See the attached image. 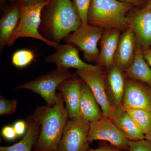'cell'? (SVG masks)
I'll return each instance as SVG.
<instances>
[{
	"instance_id": "cell-1",
	"label": "cell",
	"mask_w": 151,
	"mask_h": 151,
	"mask_svg": "<svg viewBox=\"0 0 151 151\" xmlns=\"http://www.w3.org/2000/svg\"><path fill=\"white\" fill-rule=\"evenodd\" d=\"M81 25V18L71 0H50L42 10L39 32L57 44Z\"/></svg>"
},
{
	"instance_id": "cell-2",
	"label": "cell",
	"mask_w": 151,
	"mask_h": 151,
	"mask_svg": "<svg viewBox=\"0 0 151 151\" xmlns=\"http://www.w3.org/2000/svg\"><path fill=\"white\" fill-rule=\"evenodd\" d=\"M33 113L40 124V132L34 146L35 150L58 151L69 119L61 93H57L56 103L52 107L43 105L37 107Z\"/></svg>"
},
{
	"instance_id": "cell-3",
	"label": "cell",
	"mask_w": 151,
	"mask_h": 151,
	"mask_svg": "<svg viewBox=\"0 0 151 151\" xmlns=\"http://www.w3.org/2000/svg\"><path fill=\"white\" fill-rule=\"evenodd\" d=\"M132 5L118 0H91L88 24L103 29L129 28L127 13Z\"/></svg>"
},
{
	"instance_id": "cell-4",
	"label": "cell",
	"mask_w": 151,
	"mask_h": 151,
	"mask_svg": "<svg viewBox=\"0 0 151 151\" xmlns=\"http://www.w3.org/2000/svg\"><path fill=\"white\" fill-rule=\"evenodd\" d=\"M74 76L68 68L57 66L56 69L17 86L15 90L29 89L38 94L46 102V106L52 107L56 103V90L60 84Z\"/></svg>"
},
{
	"instance_id": "cell-5",
	"label": "cell",
	"mask_w": 151,
	"mask_h": 151,
	"mask_svg": "<svg viewBox=\"0 0 151 151\" xmlns=\"http://www.w3.org/2000/svg\"><path fill=\"white\" fill-rule=\"evenodd\" d=\"M50 0L29 5H22V14L19 24L9 41L8 46L11 47L18 39L30 37L45 42L48 46L55 47L59 44L55 43L44 37L39 32L41 16L44 8Z\"/></svg>"
},
{
	"instance_id": "cell-6",
	"label": "cell",
	"mask_w": 151,
	"mask_h": 151,
	"mask_svg": "<svg viewBox=\"0 0 151 151\" xmlns=\"http://www.w3.org/2000/svg\"><path fill=\"white\" fill-rule=\"evenodd\" d=\"M104 29L89 24L81 25L64 39L65 43L73 44L84 52V59L95 62L100 50L97 47Z\"/></svg>"
},
{
	"instance_id": "cell-7",
	"label": "cell",
	"mask_w": 151,
	"mask_h": 151,
	"mask_svg": "<svg viewBox=\"0 0 151 151\" xmlns=\"http://www.w3.org/2000/svg\"><path fill=\"white\" fill-rule=\"evenodd\" d=\"M89 122L80 116L68 120L58 151H88Z\"/></svg>"
},
{
	"instance_id": "cell-8",
	"label": "cell",
	"mask_w": 151,
	"mask_h": 151,
	"mask_svg": "<svg viewBox=\"0 0 151 151\" xmlns=\"http://www.w3.org/2000/svg\"><path fill=\"white\" fill-rule=\"evenodd\" d=\"M88 140L107 141L119 149L129 147L130 141L120 132L110 118L103 116L101 119L89 123Z\"/></svg>"
},
{
	"instance_id": "cell-9",
	"label": "cell",
	"mask_w": 151,
	"mask_h": 151,
	"mask_svg": "<svg viewBox=\"0 0 151 151\" xmlns=\"http://www.w3.org/2000/svg\"><path fill=\"white\" fill-rule=\"evenodd\" d=\"M55 51L45 59L47 63H53L57 66L64 68H74L77 70H99L103 69L97 65L88 64L79 55L78 49L70 43L60 44L54 47Z\"/></svg>"
},
{
	"instance_id": "cell-10",
	"label": "cell",
	"mask_w": 151,
	"mask_h": 151,
	"mask_svg": "<svg viewBox=\"0 0 151 151\" xmlns=\"http://www.w3.org/2000/svg\"><path fill=\"white\" fill-rule=\"evenodd\" d=\"M122 106L125 109L151 111V87L127 76Z\"/></svg>"
},
{
	"instance_id": "cell-11",
	"label": "cell",
	"mask_w": 151,
	"mask_h": 151,
	"mask_svg": "<svg viewBox=\"0 0 151 151\" xmlns=\"http://www.w3.org/2000/svg\"><path fill=\"white\" fill-rule=\"evenodd\" d=\"M76 74L93 92L103 112V116L111 119L112 108L108 100L105 89L106 73L99 70H77Z\"/></svg>"
},
{
	"instance_id": "cell-12",
	"label": "cell",
	"mask_w": 151,
	"mask_h": 151,
	"mask_svg": "<svg viewBox=\"0 0 151 151\" xmlns=\"http://www.w3.org/2000/svg\"><path fill=\"white\" fill-rule=\"evenodd\" d=\"M129 28L134 33L141 49L151 47V8L142 9L128 17Z\"/></svg>"
},
{
	"instance_id": "cell-13",
	"label": "cell",
	"mask_w": 151,
	"mask_h": 151,
	"mask_svg": "<svg viewBox=\"0 0 151 151\" xmlns=\"http://www.w3.org/2000/svg\"><path fill=\"white\" fill-rule=\"evenodd\" d=\"M122 32L115 29H104L99 42L100 50L95 61L96 65L108 70L114 65V57Z\"/></svg>"
},
{
	"instance_id": "cell-14",
	"label": "cell",
	"mask_w": 151,
	"mask_h": 151,
	"mask_svg": "<svg viewBox=\"0 0 151 151\" xmlns=\"http://www.w3.org/2000/svg\"><path fill=\"white\" fill-rule=\"evenodd\" d=\"M127 76L125 72L114 64L108 70L105 89L112 108L122 105Z\"/></svg>"
},
{
	"instance_id": "cell-15",
	"label": "cell",
	"mask_w": 151,
	"mask_h": 151,
	"mask_svg": "<svg viewBox=\"0 0 151 151\" xmlns=\"http://www.w3.org/2000/svg\"><path fill=\"white\" fill-rule=\"evenodd\" d=\"M0 20V50L8 45L19 24L21 16L22 5L18 2L10 3L3 8Z\"/></svg>"
},
{
	"instance_id": "cell-16",
	"label": "cell",
	"mask_w": 151,
	"mask_h": 151,
	"mask_svg": "<svg viewBox=\"0 0 151 151\" xmlns=\"http://www.w3.org/2000/svg\"><path fill=\"white\" fill-rule=\"evenodd\" d=\"M137 42L134 33L130 28L124 31L119 39L115 57L114 64L125 71L134 59Z\"/></svg>"
},
{
	"instance_id": "cell-17",
	"label": "cell",
	"mask_w": 151,
	"mask_h": 151,
	"mask_svg": "<svg viewBox=\"0 0 151 151\" xmlns=\"http://www.w3.org/2000/svg\"><path fill=\"white\" fill-rule=\"evenodd\" d=\"M82 82L80 78L74 77L63 81L57 88L62 95L70 119L80 116V89Z\"/></svg>"
},
{
	"instance_id": "cell-18",
	"label": "cell",
	"mask_w": 151,
	"mask_h": 151,
	"mask_svg": "<svg viewBox=\"0 0 151 151\" xmlns=\"http://www.w3.org/2000/svg\"><path fill=\"white\" fill-rule=\"evenodd\" d=\"M111 119L118 129L130 141L145 139V134L139 129L122 105L112 108Z\"/></svg>"
},
{
	"instance_id": "cell-19",
	"label": "cell",
	"mask_w": 151,
	"mask_h": 151,
	"mask_svg": "<svg viewBox=\"0 0 151 151\" xmlns=\"http://www.w3.org/2000/svg\"><path fill=\"white\" fill-rule=\"evenodd\" d=\"M80 116L89 123L97 121L103 116L92 90L83 81L80 89Z\"/></svg>"
},
{
	"instance_id": "cell-20",
	"label": "cell",
	"mask_w": 151,
	"mask_h": 151,
	"mask_svg": "<svg viewBox=\"0 0 151 151\" xmlns=\"http://www.w3.org/2000/svg\"><path fill=\"white\" fill-rule=\"evenodd\" d=\"M27 131L24 137L19 142L9 147H0V151H32L38 137L40 124L33 113L27 118Z\"/></svg>"
},
{
	"instance_id": "cell-21",
	"label": "cell",
	"mask_w": 151,
	"mask_h": 151,
	"mask_svg": "<svg viewBox=\"0 0 151 151\" xmlns=\"http://www.w3.org/2000/svg\"><path fill=\"white\" fill-rule=\"evenodd\" d=\"M124 72L128 77L144 82L151 87V68L143 58L142 50L137 45L134 61Z\"/></svg>"
},
{
	"instance_id": "cell-22",
	"label": "cell",
	"mask_w": 151,
	"mask_h": 151,
	"mask_svg": "<svg viewBox=\"0 0 151 151\" xmlns=\"http://www.w3.org/2000/svg\"><path fill=\"white\" fill-rule=\"evenodd\" d=\"M126 110L139 129L145 135L151 127V111L138 109Z\"/></svg>"
},
{
	"instance_id": "cell-23",
	"label": "cell",
	"mask_w": 151,
	"mask_h": 151,
	"mask_svg": "<svg viewBox=\"0 0 151 151\" xmlns=\"http://www.w3.org/2000/svg\"><path fill=\"white\" fill-rule=\"evenodd\" d=\"M36 56L31 50L22 49L15 52L12 57L13 65L19 68H23L30 65L34 61Z\"/></svg>"
},
{
	"instance_id": "cell-24",
	"label": "cell",
	"mask_w": 151,
	"mask_h": 151,
	"mask_svg": "<svg viewBox=\"0 0 151 151\" xmlns=\"http://www.w3.org/2000/svg\"><path fill=\"white\" fill-rule=\"evenodd\" d=\"M91 0H73V2L81 18V25L88 24V13Z\"/></svg>"
},
{
	"instance_id": "cell-25",
	"label": "cell",
	"mask_w": 151,
	"mask_h": 151,
	"mask_svg": "<svg viewBox=\"0 0 151 151\" xmlns=\"http://www.w3.org/2000/svg\"><path fill=\"white\" fill-rule=\"evenodd\" d=\"M17 101L12 99L8 100L1 95L0 115H10L13 114L16 110Z\"/></svg>"
},
{
	"instance_id": "cell-26",
	"label": "cell",
	"mask_w": 151,
	"mask_h": 151,
	"mask_svg": "<svg viewBox=\"0 0 151 151\" xmlns=\"http://www.w3.org/2000/svg\"><path fill=\"white\" fill-rule=\"evenodd\" d=\"M129 151H151V142L147 140L130 141Z\"/></svg>"
},
{
	"instance_id": "cell-27",
	"label": "cell",
	"mask_w": 151,
	"mask_h": 151,
	"mask_svg": "<svg viewBox=\"0 0 151 151\" xmlns=\"http://www.w3.org/2000/svg\"><path fill=\"white\" fill-rule=\"evenodd\" d=\"M3 137L8 141H12L17 137L13 126H6L3 128L1 131Z\"/></svg>"
},
{
	"instance_id": "cell-28",
	"label": "cell",
	"mask_w": 151,
	"mask_h": 151,
	"mask_svg": "<svg viewBox=\"0 0 151 151\" xmlns=\"http://www.w3.org/2000/svg\"><path fill=\"white\" fill-rule=\"evenodd\" d=\"M13 126L17 135V137L23 136L26 134L27 131V125L26 121H17Z\"/></svg>"
},
{
	"instance_id": "cell-29",
	"label": "cell",
	"mask_w": 151,
	"mask_h": 151,
	"mask_svg": "<svg viewBox=\"0 0 151 151\" xmlns=\"http://www.w3.org/2000/svg\"><path fill=\"white\" fill-rule=\"evenodd\" d=\"M142 52L143 58L151 68V47L142 49Z\"/></svg>"
},
{
	"instance_id": "cell-30",
	"label": "cell",
	"mask_w": 151,
	"mask_h": 151,
	"mask_svg": "<svg viewBox=\"0 0 151 151\" xmlns=\"http://www.w3.org/2000/svg\"><path fill=\"white\" fill-rule=\"evenodd\" d=\"M47 1L48 0H17V2L21 5H29L44 2Z\"/></svg>"
},
{
	"instance_id": "cell-31",
	"label": "cell",
	"mask_w": 151,
	"mask_h": 151,
	"mask_svg": "<svg viewBox=\"0 0 151 151\" xmlns=\"http://www.w3.org/2000/svg\"><path fill=\"white\" fill-rule=\"evenodd\" d=\"M88 151H120V149L114 146H106L96 149H90Z\"/></svg>"
},
{
	"instance_id": "cell-32",
	"label": "cell",
	"mask_w": 151,
	"mask_h": 151,
	"mask_svg": "<svg viewBox=\"0 0 151 151\" xmlns=\"http://www.w3.org/2000/svg\"><path fill=\"white\" fill-rule=\"evenodd\" d=\"M118 1L122 2L131 4L132 5H134L135 6H138L141 4L144 0H118Z\"/></svg>"
},
{
	"instance_id": "cell-33",
	"label": "cell",
	"mask_w": 151,
	"mask_h": 151,
	"mask_svg": "<svg viewBox=\"0 0 151 151\" xmlns=\"http://www.w3.org/2000/svg\"><path fill=\"white\" fill-rule=\"evenodd\" d=\"M145 135L146 139L147 140L151 142V127L148 132L145 134Z\"/></svg>"
},
{
	"instance_id": "cell-34",
	"label": "cell",
	"mask_w": 151,
	"mask_h": 151,
	"mask_svg": "<svg viewBox=\"0 0 151 151\" xmlns=\"http://www.w3.org/2000/svg\"><path fill=\"white\" fill-rule=\"evenodd\" d=\"M150 8H151V0H147L145 5L143 8V9H148Z\"/></svg>"
},
{
	"instance_id": "cell-35",
	"label": "cell",
	"mask_w": 151,
	"mask_h": 151,
	"mask_svg": "<svg viewBox=\"0 0 151 151\" xmlns=\"http://www.w3.org/2000/svg\"><path fill=\"white\" fill-rule=\"evenodd\" d=\"M17 1V0H0L1 4H4L5 3L9 2L12 3L15 2Z\"/></svg>"
}]
</instances>
